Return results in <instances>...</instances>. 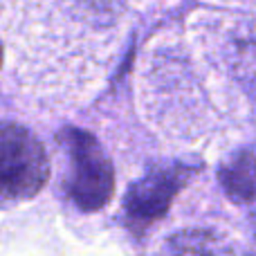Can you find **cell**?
<instances>
[{"label":"cell","instance_id":"1","mask_svg":"<svg viewBox=\"0 0 256 256\" xmlns=\"http://www.w3.org/2000/svg\"><path fill=\"white\" fill-rule=\"evenodd\" d=\"M66 150L63 189L79 212L92 214L108 204L115 191V168L97 137L84 128L66 126L56 137Z\"/></svg>","mask_w":256,"mask_h":256},{"label":"cell","instance_id":"2","mask_svg":"<svg viewBox=\"0 0 256 256\" xmlns=\"http://www.w3.org/2000/svg\"><path fill=\"white\" fill-rule=\"evenodd\" d=\"M50 180L43 142L16 122H0V209L32 200Z\"/></svg>","mask_w":256,"mask_h":256},{"label":"cell","instance_id":"3","mask_svg":"<svg viewBox=\"0 0 256 256\" xmlns=\"http://www.w3.org/2000/svg\"><path fill=\"white\" fill-rule=\"evenodd\" d=\"M200 171V164L168 162L155 164L137 182H132L124 198V220L135 236L164 218L176 196Z\"/></svg>","mask_w":256,"mask_h":256},{"label":"cell","instance_id":"4","mask_svg":"<svg viewBox=\"0 0 256 256\" xmlns=\"http://www.w3.org/2000/svg\"><path fill=\"white\" fill-rule=\"evenodd\" d=\"M218 180L225 196L236 204H250L254 200V150H236L218 168Z\"/></svg>","mask_w":256,"mask_h":256},{"label":"cell","instance_id":"5","mask_svg":"<svg viewBox=\"0 0 256 256\" xmlns=\"http://www.w3.org/2000/svg\"><path fill=\"white\" fill-rule=\"evenodd\" d=\"M162 256H232V248L218 232L191 227L176 232L164 243Z\"/></svg>","mask_w":256,"mask_h":256},{"label":"cell","instance_id":"6","mask_svg":"<svg viewBox=\"0 0 256 256\" xmlns=\"http://www.w3.org/2000/svg\"><path fill=\"white\" fill-rule=\"evenodd\" d=\"M88 16L102 22H112L124 12V0H76Z\"/></svg>","mask_w":256,"mask_h":256},{"label":"cell","instance_id":"7","mask_svg":"<svg viewBox=\"0 0 256 256\" xmlns=\"http://www.w3.org/2000/svg\"><path fill=\"white\" fill-rule=\"evenodd\" d=\"M0 61H2V43H0Z\"/></svg>","mask_w":256,"mask_h":256}]
</instances>
